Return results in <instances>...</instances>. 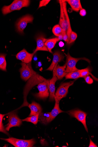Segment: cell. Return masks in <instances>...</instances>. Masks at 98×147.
Here are the masks:
<instances>
[{
  "instance_id": "f1b7e54d",
  "label": "cell",
  "mask_w": 98,
  "mask_h": 147,
  "mask_svg": "<svg viewBox=\"0 0 98 147\" xmlns=\"http://www.w3.org/2000/svg\"><path fill=\"white\" fill-rule=\"evenodd\" d=\"M77 36V34L72 31L70 35L69 40L67 44L70 45L74 43L76 41Z\"/></svg>"
},
{
  "instance_id": "3957f363",
  "label": "cell",
  "mask_w": 98,
  "mask_h": 147,
  "mask_svg": "<svg viewBox=\"0 0 98 147\" xmlns=\"http://www.w3.org/2000/svg\"><path fill=\"white\" fill-rule=\"evenodd\" d=\"M16 147H31L36 143L34 139L24 140L16 139L13 138H9L7 139H1Z\"/></svg>"
},
{
  "instance_id": "277c9868",
  "label": "cell",
  "mask_w": 98,
  "mask_h": 147,
  "mask_svg": "<svg viewBox=\"0 0 98 147\" xmlns=\"http://www.w3.org/2000/svg\"><path fill=\"white\" fill-rule=\"evenodd\" d=\"M80 60H85L89 63L91 61L89 59L85 58H75L72 57L70 55L69 52L68 53L67 64L66 69V71L67 73H69L73 71H78L79 69L76 67L77 63Z\"/></svg>"
},
{
  "instance_id": "f546056e",
  "label": "cell",
  "mask_w": 98,
  "mask_h": 147,
  "mask_svg": "<svg viewBox=\"0 0 98 147\" xmlns=\"http://www.w3.org/2000/svg\"><path fill=\"white\" fill-rule=\"evenodd\" d=\"M50 0H43L41 1L39 3L38 9L44 6H46L50 2Z\"/></svg>"
},
{
  "instance_id": "30bf717a",
  "label": "cell",
  "mask_w": 98,
  "mask_h": 147,
  "mask_svg": "<svg viewBox=\"0 0 98 147\" xmlns=\"http://www.w3.org/2000/svg\"><path fill=\"white\" fill-rule=\"evenodd\" d=\"M21 65L22 67L20 70L21 77L24 81L26 82L32 75L31 62L28 64L22 62Z\"/></svg>"
},
{
  "instance_id": "4316f807",
  "label": "cell",
  "mask_w": 98,
  "mask_h": 147,
  "mask_svg": "<svg viewBox=\"0 0 98 147\" xmlns=\"http://www.w3.org/2000/svg\"><path fill=\"white\" fill-rule=\"evenodd\" d=\"M91 72V69L89 67L85 69L80 70V77L84 78L86 76H89V75H91L93 77L95 80H96V79H97L92 75Z\"/></svg>"
},
{
  "instance_id": "cb8c5ba5",
  "label": "cell",
  "mask_w": 98,
  "mask_h": 147,
  "mask_svg": "<svg viewBox=\"0 0 98 147\" xmlns=\"http://www.w3.org/2000/svg\"><path fill=\"white\" fill-rule=\"evenodd\" d=\"M39 114H37L34 115L30 116L24 119H22L23 121L31 122L35 125L37 124L38 121Z\"/></svg>"
},
{
  "instance_id": "4fadbf2b",
  "label": "cell",
  "mask_w": 98,
  "mask_h": 147,
  "mask_svg": "<svg viewBox=\"0 0 98 147\" xmlns=\"http://www.w3.org/2000/svg\"><path fill=\"white\" fill-rule=\"evenodd\" d=\"M61 1L62 3L63 11L64 13L66 22L67 27L66 33L68 38V42L70 38V35L71 32L72 31V30L71 27L70 22L69 18L67 11V3L64 2V1Z\"/></svg>"
},
{
  "instance_id": "d6986e66",
  "label": "cell",
  "mask_w": 98,
  "mask_h": 147,
  "mask_svg": "<svg viewBox=\"0 0 98 147\" xmlns=\"http://www.w3.org/2000/svg\"><path fill=\"white\" fill-rule=\"evenodd\" d=\"M64 1L68 3L74 11L78 12L82 9L80 0H66Z\"/></svg>"
},
{
  "instance_id": "5bb4252c",
  "label": "cell",
  "mask_w": 98,
  "mask_h": 147,
  "mask_svg": "<svg viewBox=\"0 0 98 147\" xmlns=\"http://www.w3.org/2000/svg\"><path fill=\"white\" fill-rule=\"evenodd\" d=\"M64 56L59 51H55L53 54L52 62L49 67L46 70L52 71L56 65L62 61L64 59Z\"/></svg>"
},
{
  "instance_id": "d4e9b609",
  "label": "cell",
  "mask_w": 98,
  "mask_h": 147,
  "mask_svg": "<svg viewBox=\"0 0 98 147\" xmlns=\"http://www.w3.org/2000/svg\"><path fill=\"white\" fill-rule=\"evenodd\" d=\"M66 79H76L80 77V70L68 73L65 76Z\"/></svg>"
},
{
  "instance_id": "836d02e7",
  "label": "cell",
  "mask_w": 98,
  "mask_h": 147,
  "mask_svg": "<svg viewBox=\"0 0 98 147\" xmlns=\"http://www.w3.org/2000/svg\"><path fill=\"white\" fill-rule=\"evenodd\" d=\"M89 147H97V145L95 144L91 140V139L90 138V142L89 145Z\"/></svg>"
},
{
  "instance_id": "7c38bea8",
  "label": "cell",
  "mask_w": 98,
  "mask_h": 147,
  "mask_svg": "<svg viewBox=\"0 0 98 147\" xmlns=\"http://www.w3.org/2000/svg\"><path fill=\"white\" fill-rule=\"evenodd\" d=\"M53 76L49 81V100L50 101H53L54 100L55 91V83L58 79L55 76L54 70H53Z\"/></svg>"
},
{
  "instance_id": "d6a6232c",
  "label": "cell",
  "mask_w": 98,
  "mask_h": 147,
  "mask_svg": "<svg viewBox=\"0 0 98 147\" xmlns=\"http://www.w3.org/2000/svg\"><path fill=\"white\" fill-rule=\"evenodd\" d=\"M80 15L82 16H85L87 15V11L85 9H82L80 10Z\"/></svg>"
},
{
  "instance_id": "603a6c76",
  "label": "cell",
  "mask_w": 98,
  "mask_h": 147,
  "mask_svg": "<svg viewBox=\"0 0 98 147\" xmlns=\"http://www.w3.org/2000/svg\"><path fill=\"white\" fill-rule=\"evenodd\" d=\"M6 55L2 53L0 54V69L7 71V62L6 60Z\"/></svg>"
},
{
  "instance_id": "ac0fdd59",
  "label": "cell",
  "mask_w": 98,
  "mask_h": 147,
  "mask_svg": "<svg viewBox=\"0 0 98 147\" xmlns=\"http://www.w3.org/2000/svg\"><path fill=\"white\" fill-rule=\"evenodd\" d=\"M55 101V106L53 109L50 113L51 117V121L56 117L59 114L64 112L61 110L59 107V102L55 98H54Z\"/></svg>"
},
{
  "instance_id": "7a4b0ae2",
  "label": "cell",
  "mask_w": 98,
  "mask_h": 147,
  "mask_svg": "<svg viewBox=\"0 0 98 147\" xmlns=\"http://www.w3.org/2000/svg\"><path fill=\"white\" fill-rule=\"evenodd\" d=\"M30 2L28 0H15L10 5L5 6L3 7V14L6 15L13 11L19 10L24 7H28Z\"/></svg>"
},
{
  "instance_id": "ffe728a7",
  "label": "cell",
  "mask_w": 98,
  "mask_h": 147,
  "mask_svg": "<svg viewBox=\"0 0 98 147\" xmlns=\"http://www.w3.org/2000/svg\"><path fill=\"white\" fill-rule=\"evenodd\" d=\"M59 2L60 7V16L59 24L62 28L63 31H66V24L65 16L63 11L62 3L61 1H59Z\"/></svg>"
},
{
  "instance_id": "ba28073f",
  "label": "cell",
  "mask_w": 98,
  "mask_h": 147,
  "mask_svg": "<svg viewBox=\"0 0 98 147\" xmlns=\"http://www.w3.org/2000/svg\"><path fill=\"white\" fill-rule=\"evenodd\" d=\"M74 83V82H71L62 84L56 91L54 98L59 102L62 99L66 97L68 92L69 88Z\"/></svg>"
},
{
  "instance_id": "4dcf8cb0",
  "label": "cell",
  "mask_w": 98,
  "mask_h": 147,
  "mask_svg": "<svg viewBox=\"0 0 98 147\" xmlns=\"http://www.w3.org/2000/svg\"><path fill=\"white\" fill-rule=\"evenodd\" d=\"M85 81L86 83L88 84H91L93 82V79L89 76H88L84 78Z\"/></svg>"
},
{
  "instance_id": "9a60e30c",
  "label": "cell",
  "mask_w": 98,
  "mask_h": 147,
  "mask_svg": "<svg viewBox=\"0 0 98 147\" xmlns=\"http://www.w3.org/2000/svg\"><path fill=\"white\" fill-rule=\"evenodd\" d=\"M48 39H47L43 35H40L36 38L37 47L34 52L35 53L38 51H49L45 45V42Z\"/></svg>"
},
{
  "instance_id": "1f68e13d",
  "label": "cell",
  "mask_w": 98,
  "mask_h": 147,
  "mask_svg": "<svg viewBox=\"0 0 98 147\" xmlns=\"http://www.w3.org/2000/svg\"><path fill=\"white\" fill-rule=\"evenodd\" d=\"M63 38L64 41L67 42H68V38L66 31H63Z\"/></svg>"
},
{
  "instance_id": "484cf974",
  "label": "cell",
  "mask_w": 98,
  "mask_h": 147,
  "mask_svg": "<svg viewBox=\"0 0 98 147\" xmlns=\"http://www.w3.org/2000/svg\"><path fill=\"white\" fill-rule=\"evenodd\" d=\"M53 34L58 37L62 35L63 30L60 26L59 24L55 25L52 30Z\"/></svg>"
},
{
  "instance_id": "44dd1931",
  "label": "cell",
  "mask_w": 98,
  "mask_h": 147,
  "mask_svg": "<svg viewBox=\"0 0 98 147\" xmlns=\"http://www.w3.org/2000/svg\"><path fill=\"white\" fill-rule=\"evenodd\" d=\"M60 40V39L58 37L48 39L45 42V45L49 52L52 53V49L54 47L56 44Z\"/></svg>"
},
{
  "instance_id": "8992f818",
  "label": "cell",
  "mask_w": 98,
  "mask_h": 147,
  "mask_svg": "<svg viewBox=\"0 0 98 147\" xmlns=\"http://www.w3.org/2000/svg\"><path fill=\"white\" fill-rule=\"evenodd\" d=\"M71 117L76 118L78 121L83 125L86 131L88 130L86 124V119L87 114L79 109H74L68 111L66 112Z\"/></svg>"
},
{
  "instance_id": "7402d4cb",
  "label": "cell",
  "mask_w": 98,
  "mask_h": 147,
  "mask_svg": "<svg viewBox=\"0 0 98 147\" xmlns=\"http://www.w3.org/2000/svg\"><path fill=\"white\" fill-rule=\"evenodd\" d=\"M39 119L41 123L45 125H47L51 122L50 112L45 113L41 112L39 114Z\"/></svg>"
},
{
  "instance_id": "e0dca14e",
  "label": "cell",
  "mask_w": 98,
  "mask_h": 147,
  "mask_svg": "<svg viewBox=\"0 0 98 147\" xmlns=\"http://www.w3.org/2000/svg\"><path fill=\"white\" fill-rule=\"evenodd\" d=\"M28 107L31 111L29 116L39 114L42 111V109L40 105L35 102H32L31 104H29Z\"/></svg>"
},
{
  "instance_id": "8fae6325",
  "label": "cell",
  "mask_w": 98,
  "mask_h": 147,
  "mask_svg": "<svg viewBox=\"0 0 98 147\" xmlns=\"http://www.w3.org/2000/svg\"><path fill=\"white\" fill-rule=\"evenodd\" d=\"M35 54L34 52L30 53L28 52L25 49H24L18 53L16 57L18 59L21 61L22 62L28 64L31 62Z\"/></svg>"
},
{
  "instance_id": "9c48e42d",
  "label": "cell",
  "mask_w": 98,
  "mask_h": 147,
  "mask_svg": "<svg viewBox=\"0 0 98 147\" xmlns=\"http://www.w3.org/2000/svg\"><path fill=\"white\" fill-rule=\"evenodd\" d=\"M8 123L5 128L6 130L9 131L13 127H20L22 124V121L14 112H11L8 115Z\"/></svg>"
},
{
  "instance_id": "2e32d148",
  "label": "cell",
  "mask_w": 98,
  "mask_h": 147,
  "mask_svg": "<svg viewBox=\"0 0 98 147\" xmlns=\"http://www.w3.org/2000/svg\"><path fill=\"white\" fill-rule=\"evenodd\" d=\"M67 64V61L65 64L63 66H61L59 64L56 65L53 69L54 70L55 75L58 80L62 79L68 74L66 71Z\"/></svg>"
},
{
  "instance_id": "6da1fadb",
  "label": "cell",
  "mask_w": 98,
  "mask_h": 147,
  "mask_svg": "<svg viewBox=\"0 0 98 147\" xmlns=\"http://www.w3.org/2000/svg\"><path fill=\"white\" fill-rule=\"evenodd\" d=\"M32 75L27 81L24 90V102L20 108L28 106L29 104L27 100V96L30 90L35 86L47 80L34 71L32 68Z\"/></svg>"
},
{
  "instance_id": "52a82bcc",
  "label": "cell",
  "mask_w": 98,
  "mask_h": 147,
  "mask_svg": "<svg viewBox=\"0 0 98 147\" xmlns=\"http://www.w3.org/2000/svg\"><path fill=\"white\" fill-rule=\"evenodd\" d=\"M34 20L33 16L29 14L27 15L20 18L16 22V27L17 32L23 34L24 31L28 23H32Z\"/></svg>"
},
{
  "instance_id": "5b68a950",
  "label": "cell",
  "mask_w": 98,
  "mask_h": 147,
  "mask_svg": "<svg viewBox=\"0 0 98 147\" xmlns=\"http://www.w3.org/2000/svg\"><path fill=\"white\" fill-rule=\"evenodd\" d=\"M49 80H47L38 85L37 88L39 92L35 94V96L39 99H45L48 98L49 96Z\"/></svg>"
},
{
  "instance_id": "83f0119b",
  "label": "cell",
  "mask_w": 98,
  "mask_h": 147,
  "mask_svg": "<svg viewBox=\"0 0 98 147\" xmlns=\"http://www.w3.org/2000/svg\"><path fill=\"white\" fill-rule=\"evenodd\" d=\"M5 115L0 114V131L4 133L5 134L8 135V133L5 128L3 123V118Z\"/></svg>"
}]
</instances>
